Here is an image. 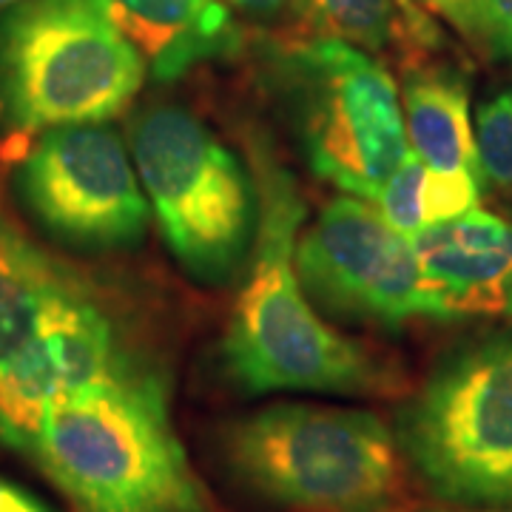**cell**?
I'll use <instances>...</instances> for the list:
<instances>
[{"mask_svg":"<svg viewBox=\"0 0 512 512\" xmlns=\"http://www.w3.org/2000/svg\"><path fill=\"white\" fill-rule=\"evenodd\" d=\"M245 154L256 188V234L245 288L220 345L228 379L248 396L390 393L393 370L362 342L330 328L299 285L296 239L308 208L293 174L259 131L245 137Z\"/></svg>","mask_w":512,"mask_h":512,"instance_id":"1","label":"cell"},{"mask_svg":"<svg viewBox=\"0 0 512 512\" xmlns=\"http://www.w3.org/2000/svg\"><path fill=\"white\" fill-rule=\"evenodd\" d=\"M29 453L80 512H211L163 382L131 365L55 396Z\"/></svg>","mask_w":512,"mask_h":512,"instance_id":"2","label":"cell"},{"mask_svg":"<svg viewBox=\"0 0 512 512\" xmlns=\"http://www.w3.org/2000/svg\"><path fill=\"white\" fill-rule=\"evenodd\" d=\"M228 476L265 504L296 512H399L404 456L379 416L279 402L222 424Z\"/></svg>","mask_w":512,"mask_h":512,"instance_id":"3","label":"cell"},{"mask_svg":"<svg viewBox=\"0 0 512 512\" xmlns=\"http://www.w3.org/2000/svg\"><path fill=\"white\" fill-rule=\"evenodd\" d=\"M143 80V57L97 0H20L0 18V123L9 143L106 123Z\"/></svg>","mask_w":512,"mask_h":512,"instance_id":"4","label":"cell"},{"mask_svg":"<svg viewBox=\"0 0 512 512\" xmlns=\"http://www.w3.org/2000/svg\"><path fill=\"white\" fill-rule=\"evenodd\" d=\"M393 436L441 501L512 504V328L478 333L447 350L404 402Z\"/></svg>","mask_w":512,"mask_h":512,"instance_id":"5","label":"cell"},{"mask_svg":"<svg viewBox=\"0 0 512 512\" xmlns=\"http://www.w3.org/2000/svg\"><path fill=\"white\" fill-rule=\"evenodd\" d=\"M128 151L180 268L202 285L234 282L254 248L251 171L197 114L171 103L146 106L128 120Z\"/></svg>","mask_w":512,"mask_h":512,"instance_id":"6","label":"cell"},{"mask_svg":"<svg viewBox=\"0 0 512 512\" xmlns=\"http://www.w3.org/2000/svg\"><path fill=\"white\" fill-rule=\"evenodd\" d=\"M271 83L316 177L373 200L410 154L399 86L382 60L308 37L271 55Z\"/></svg>","mask_w":512,"mask_h":512,"instance_id":"7","label":"cell"},{"mask_svg":"<svg viewBox=\"0 0 512 512\" xmlns=\"http://www.w3.org/2000/svg\"><path fill=\"white\" fill-rule=\"evenodd\" d=\"M296 276L322 311L396 330L413 319L453 322L410 239L359 197L330 200L296 239Z\"/></svg>","mask_w":512,"mask_h":512,"instance_id":"8","label":"cell"},{"mask_svg":"<svg viewBox=\"0 0 512 512\" xmlns=\"http://www.w3.org/2000/svg\"><path fill=\"white\" fill-rule=\"evenodd\" d=\"M18 194L49 237L92 254L137 248L151 220L131 151L103 123L43 131L23 154Z\"/></svg>","mask_w":512,"mask_h":512,"instance_id":"9","label":"cell"},{"mask_svg":"<svg viewBox=\"0 0 512 512\" xmlns=\"http://www.w3.org/2000/svg\"><path fill=\"white\" fill-rule=\"evenodd\" d=\"M126 365L109 316L92 291L83 285L63 296L46 311L29 350L0 373V441L29 453L46 404Z\"/></svg>","mask_w":512,"mask_h":512,"instance_id":"10","label":"cell"},{"mask_svg":"<svg viewBox=\"0 0 512 512\" xmlns=\"http://www.w3.org/2000/svg\"><path fill=\"white\" fill-rule=\"evenodd\" d=\"M410 242L456 319L476 313L512 319V222L473 208L427 225Z\"/></svg>","mask_w":512,"mask_h":512,"instance_id":"11","label":"cell"},{"mask_svg":"<svg viewBox=\"0 0 512 512\" xmlns=\"http://www.w3.org/2000/svg\"><path fill=\"white\" fill-rule=\"evenodd\" d=\"M157 80L237 55L242 32L222 0H97Z\"/></svg>","mask_w":512,"mask_h":512,"instance_id":"12","label":"cell"},{"mask_svg":"<svg viewBox=\"0 0 512 512\" xmlns=\"http://www.w3.org/2000/svg\"><path fill=\"white\" fill-rule=\"evenodd\" d=\"M402 111L410 151L436 177L484 183L478 165L476 123L470 117V80L447 63H416L404 69Z\"/></svg>","mask_w":512,"mask_h":512,"instance_id":"13","label":"cell"},{"mask_svg":"<svg viewBox=\"0 0 512 512\" xmlns=\"http://www.w3.org/2000/svg\"><path fill=\"white\" fill-rule=\"evenodd\" d=\"M291 9L308 37L393 55L404 69L444 46L436 20L410 0H291Z\"/></svg>","mask_w":512,"mask_h":512,"instance_id":"14","label":"cell"},{"mask_svg":"<svg viewBox=\"0 0 512 512\" xmlns=\"http://www.w3.org/2000/svg\"><path fill=\"white\" fill-rule=\"evenodd\" d=\"M83 282L20 231L0 202V373L35 342L46 311Z\"/></svg>","mask_w":512,"mask_h":512,"instance_id":"15","label":"cell"},{"mask_svg":"<svg viewBox=\"0 0 512 512\" xmlns=\"http://www.w3.org/2000/svg\"><path fill=\"white\" fill-rule=\"evenodd\" d=\"M427 165L410 151L402 165L387 177V183L373 197L382 220L404 239L419 237L430 225L427 220Z\"/></svg>","mask_w":512,"mask_h":512,"instance_id":"16","label":"cell"},{"mask_svg":"<svg viewBox=\"0 0 512 512\" xmlns=\"http://www.w3.org/2000/svg\"><path fill=\"white\" fill-rule=\"evenodd\" d=\"M476 148L484 180L512 197V89L493 94L478 106Z\"/></svg>","mask_w":512,"mask_h":512,"instance_id":"17","label":"cell"},{"mask_svg":"<svg viewBox=\"0 0 512 512\" xmlns=\"http://www.w3.org/2000/svg\"><path fill=\"white\" fill-rule=\"evenodd\" d=\"M476 43L512 66V0H476Z\"/></svg>","mask_w":512,"mask_h":512,"instance_id":"18","label":"cell"},{"mask_svg":"<svg viewBox=\"0 0 512 512\" xmlns=\"http://www.w3.org/2000/svg\"><path fill=\"white\" fill-rule=\"evenodd\" d=\"M421 12L447 20L458 35L476 40V0H410Z\"/></svg>","mask_w":512,"mask_h":512,"instance_id":"19","label":"cell"},{"mask_svg":"<svg viewBox=\"0 0 512 512\" xmlns=\"http://www.w3.org/2000/svg\"><path fill=\"white\" fill-rule=\"evenodd\" d=\"M222 3L256 20H274L291 6V0H222Z\"/></svg>","mask_w":512,"mask_h":512,"instance_id":"20","label":"cell"},{"mask_svg":"<svg viewBox=\"0 0 512 512\" xmlns=\"http://www.w3.org/2000/svg\"><path fill=\"white\" fill-rule=\"evenodd\" d=\"M0 512H49L35 495H29L26 490H20L15 484H6L0 487Z\"/></svg>","mask_w":512,"mask_h":512,"instance_id":"21","label":"cell"},{"mask_svg":"<svg viewBox=\"0 0 512 512\" xmlns=\"http://www.w3.org/2000/svg\"><path fill=\"white\" fill-rule=\"evenodd\" d=\"M421 512H512V504H507V507H487V510H450V507H439V510H421Z\"/></svg>","mask_w":512,"mask_h":512,"instance_id":"22","label":"cell"},{"mask_svg":"<svg viewBox=\"0 0 512 512\" xmlns=\"http://www.w3.org/2000/svg\"><path fill=\"white\" fill-rule=\"evenodd\" d=\"M20 0H0V9H12V6H18Z\"/></svg>","mask_w":512,"mask_h":512,"instance_id":"23","label":"cell"},{"mask_svg":"<svg viewBox=\"0 0 512 512\" xmlns=\"http://www.w3.org/2000/svg\"><path fill=\"white\" fill-rule=\"evenodd\" d=\"M0 487H3V481H0Z\"/></svg>","mask_w":512,"mask_h":512,"instance_id":"24","label":"cell"}]
</instances>
